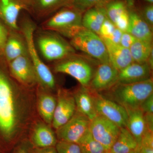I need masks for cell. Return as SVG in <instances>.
Returning <instances> with one entry per match:
<instances>
[{"label": "cell", "mask_w": 153, "mask_h": 153, "mask_svg": "<svg viewBox=\"0 0 153 153\" xmlns=\"http://www.w3.org/2000/svg\"><path fill=\"white\" fill-rule=\"evenodd\" d=\"M27 53L26 41L20 31L10 30L4 52L8 63Z\"/></svg>", "instance_id": "obj_18"}, {"label": "cell", "mask_w": 153, "mask_h": 153, "mask_svg": "<svg viewBox=\"0 0 153 153\" xmlns=\"http://www.w3.org/2000/svg\"><path fill=\"white\" fill-rule=\"evenodd\" d=\"M144 117L147 129L153 132V113H145Z\"/></svg>", "instance_id": "obj_39"}, {"label": "cell", "mask_w": 153, "mask_h": 153, "mask_svg": "<svg viewBox=\"0 0 153 153\" xmlns=\"http://www.w3.org/2000/svg\"><path fill=\"white\" fill-rule=\"evenodd\" d=\"M73 96L76 111L87 117L91 121L97 116L92 92L90 89L82 86Z\"/></svg>", "instance_id": "obj_20"}, {"label": "cell", "mask_w": 153, "mask_h": 153, "mask_svg": "<svg viewBox=\"0 0 153 153\" xmlns=\"http://www.w3.org/2000/svg\"><path fill=\"white\" fill-rule=\"evenodd\" d=\"M30 0H0V19L10 30L20 31L18 24L22 11L29 12Z\"/></svg>", "instance_id": "obj_11"}, {"label": "cell", "mask_w": 153, "mask_h": 153, "mask_svg": "<svg viewBox=\"0 0 153 153\" xmlns=\"http://www.w3.org/2000/svg\"><path fill=\"white\" fill-rule=\"evenodd\" d=\"M120 130L117 125L101 116L97 115L91 121L89 131L107 151L109 150L116 140Z\"/></svg>", "instance_id": "obj_10"}, {"label": "cell", "mask_w": 153, "mask_h": 153, "mask_svg": "<svg viewBox=\"0 0 153 153\" xmlns=\"http://www.w3.org/2000/svg\"><path fill=\"white\" fill-rule=\"evenodd\" d=\"M105 153H112V152H111L110 151L108 150V151H106V152H105Z\"/></svg>", "instance_id": "obj_43"}, {"label": "cell", "mask_w": 153, "mask_h": 153, "mask_svg": "<svg viewBox=\"0 0 153 153\" xmlns=\"http://www.w3.org/2000/svg\"><path fill=\"white\" fill-rule=\"evenodd\" d=\"M57 153H85L77 143L58 140L55 146Z\"/></svg>", "instance_id": "obj_30"}, {"label": "cell", "mask_w": 153, "mask_h": 153, "mask_svg": "<svg viewBox=\"0 0 153 153\" xmlns=\"http://www.w3.org/2000/svg\"><path fill=\"white\" fill-rule=\"evenodd\" d=\"M13 84L5 69L0 65V148L14 138L18 116Z\"/></svg>", "instance_id": "obj_1"}, {"label": "cell", "mask_w": 153, "mask_h": 153, "mask_svg": "<svg viewBox=\"0 0 153 153\" xmlns=\"http://www.w3.org/2000/svg\"><path fill=\"white\" fill-rule=\"evenodd\" d=\"M105 7L107 16L114 23L118 17L128 10L125 3L120 1H111Z\"/></svg>", "instance_id": "obj_28"}, {"label": "cell", "mask_w": 153, "mask_h": 153, "mask_svg": "<svg viewBox=\"0 0 153 153\" xmlns=\"http://www.w3.org/2000/svg\"><path fill=\"white\" fill-rule=\"evenodd\" d=\"M12 76L25 85H31L38 82L36 71L28 53L8 63Z\"/></svg>", "instance_id": "obj_13"}, {"label": "cell", "mask_w": 153, "mask_h": 153, "mask_svg": "<svg viewBox=\"0 0 153 153\" xmlns=\"http://www.w3.org/2000/svg\"><path fill=\"white\" fill-rule=\"evenodd\" d=\"M57 104V100L53 96L48 94H43L38 100V110L44 120L49 124L52 123Z\"/></svg>", "instance_id": "obj_26"}, {"label": "cell", "mask_w": 153, "mask_h": 153, "mask_svg": "<svg viewBox=\"0 0 153 153\" xmlns=\"http://www.w3.org/2000/svg\"><path fill=\"white\" fill-rule=\"evenodd\" d=\"M107 17L105 7H95L83 13L82 24L83 27L99 35L101 25Z\"/></svg>", "instance_id": "obj_23"}, {"label": "cell", "mask_w": 153, "mask_h": 153, "mask_svg": "<svg viewBox=\"0 0 153 153\" xmlns=\"http://www.w3.org/2000/svg\"><path fill=\"white\" fill-rule=\"evenodd\" d=\"M9 32L7 27L0 21V56L4 55V50L8 38Z\"/></svg>", "instance_id": "obj_33"}, {"label": "cell", "mask_w": 153, "mask_h": 153, "mask_svg": "<svg viewBox=\"0 0 153 153\" xmlns=\"http://www.w3.org/2000/svg\"><path fill=\"white\" fill-rule=\"evenodd\" d=\"M102 39L106 47L109 63L118 71L123 70L133 62L129 49L114 44L107 38Z\"/></svg>", "instance_id": "obj_16"}, {"label": "cell", "mask_w": 153, "mask_h": 153, "mask_svg": "<svg viewBox=\"0 0 153 153\" xmlns=\"http://www.w3.org/2000/svg\"><path fill=\"white\" fill-rule=\"evenodd\" d=\"M141 16L150 27L152 29L153 27V5L150 4L146 6L143 10Z\"/></svg>", "instance_id": "obj_34"}, {"label": "cell", "mask_w": 153, "mask_h": 153, "mask_svg": "<svg viewBox=\"0 0 153 153\" xmlns=\"http://www.w3.org/2000/svg\"><path fill=\"white\" fill-rule=\"evenodd\" d=\"M20 31L26 41L28 55L33 63L38 83L49 89L55 87V81L51 70L43 62L38 55L35 45V33L36 26L31 19L25 18L22 21Z\"/></svg>", "instance_id": "obj_3"}, {"label": "cell", "mask_w": 153, "mask_h": 153, "mask_svg": "<svg viewBox=\"0 0 153 153\" xmlns=\"http://www.w3.org/2000/svg\"><path fill=\"white\" fill-rule=\"evenodd\" d=\"M119 72L110 63H100L88 88L95 92L108 91L117 83Z\"/></svg>", "instance_id": "obj_12"}, {"label": "cell", "mask_w": 153, "mask_h": 153, "mask_svg": "<svg viewBox=\"0 0 153 153\" xmlns=\"http://www.w3.org/2000/svg\"><path fill=\"white\" fill-rule=\"evenodd\" d=\"M90 123L87 117L76 111L66 123L56 129L57 140L78 143L89 130Z\"/></svg>", "instance_id": "obj_9"}, {"label": "cell", "mask_w": 153, "mask_h": 153, "mask_svg": "<svg viewBox=\"0 0 153 153\" xmlns=\"http://www.w3.org/2000/svg\"><path fill=\"white\" fill-rule=\"evenodd\" d=\"M36 37L37 46L41 55L48 61H59L75 53L71 44L55 32L44 30Z\"/></svg>", "instance_id": "obj_5"}, {"label": "cell", "mask_w": 153, "mask_h": 153, "mask_svg": "<svg viewBox=\"0 0 153 153\" xmlns=\"http://www.w3.org/2000/svg\"><path fill=\"white\" fill-rule=\"evenodd\" d=\"M76 111L74 96L66 91L59 90L52 123L53 127L56 130L65 124Z\"/></svg>", "instance_id": "obj_14"}, {"label": "cell", "mask_w": 153, "mask_h": 153, "mask_svg": "<svg viewBox=\"0 0 153 153\" xmlns=\"http://www.w3.org/2000/svg\"><path fill=\"white\" fill-rule=\"evenodd\" d=\"M54 70L56 73L70 75L84 87H88L94 75L91 65L82 57L74 54L57 61Z\"/></svg>", "instance_id": "obj_7"}, {"label": "cell", "mask_w": 153, "mask_h": 153, "mask_svg": "<svg viewBox=\"0 0 153 153\" xmlns=\"http://www.w3.org/2000/svg\"><path fill=\"white\" fill-rule=\"evenodd\" d=\"M132 0H129L130 2V4H131ZM144 1H146L150 3V4H153V0H144Z\"/></svg>", "instance_id": "obj_42"}, {"label": "cell", "mask_w": 153, "mask_h": 153, "mask_svg": "<svg viewBox=\"0 0 153 153\" xmlns=\"http://www.w3.org/2000/svg\"><path fill=\"white\" fill-rule=\"evenodd\" d=\"M72 0H30L29 12L38 19L49 16L71 4Z\"/></svg>", "instance_id": "obj_17"}, {"label": "cell", "mask_w": 153, "mask_h": 153, "mask_svg": "<svg viewBox=\"0 0 153 153\" xmlns=\"http://www.w3.org/2000/svg\"><path fill=\"white\" fill-rule=\"evenodd\" d=\"M129 12V25L127 32L138 40L152 42V29L140 15L134 11Z\"/></svg>", "instance_id": "obj_19"}, {"label": "cell", "mask_w": 153, "mask_h": 153, "mask_svg": "<svg viewBox=\"0 0 153 153\" xmlns=\"http://www.w3.org/2000/svg\"><path fill=\"white\" fill-rule=\"evenodd\" d=\"M111 0H72L69 5L84 13L95 7H105Z\"/></svg>", "instance_id": "obj_29"}, {"label": "cell", "mask_w": 153, "mask_h": 153, "mask_svg": "<svg viewBox=\"0 0 153 153\" xmlns=\"http://www.w3.org/2000/svg\"><path fill=\"white\" fill-rule=\"evenodd\" d=\"M33 153H57L55 147L46 148H34Z\"/></svg>", "instance_id": "obj_40"}, {"label": "cell", "mask_w": 153, "mask_h": 153, "mask_svg": "<svg viewBox=\"0 0 153 153\" xmlns=\"http://www.w3.org/2000/svg\"><path fill=\"white\" fill-rule=\"evenodd\" d=\"M83 13L71 5L65 6L43 23V30L52 31L71 38L83 28Z\"/></svg>", "instance_id": "obj_4"}, {"label": "cell", "mask_w": 153, "mask_h": 153, "mask_svg": "<svg viewBox=\"0 0 153 153\" xmlns=\"http://www.w3.org/2000/svg\"><path fill=\"white\" fill-rule=\"evenodd\" d=\"M144 113H153V94L143 102L140 107Z\"/></svg>", "instance_id": "obj_37"}, {"label": "cell", "mask_w": 153, "mask_h": 153, "mask_svg": "<svg viewBox=\"0 0 153 153\" xmlns=\"http://www.w3.org/2000/svg\"><path fill=\"white\" fill-rule=\"evenodd\" d=\"M129 21V12L127 10L117 17L114 24L116 27L122 32H127L128 27Z\"/></svg>", "instance_id": "obj_32"}, {"label": "cell", "mask_w": 153, "mask_h": 153, "mask_svg": "<svg viewBox=\"0 0 153 153\" xmlns=\"http://www.w3.org/2000/svg\"><path fill=\"white\" fill-rule=\"evenodd\" d=\"M57 141L56 134L46 124L40 123L36 125L31 137L34 147H55Z\"/></svg>", "instance_id": "obj_22"}, {"label": "cell", "mask_w": 153, "mask_h": 153, "mask_svg": "<svg viewBox=\"0 0 153 153\" xmlns=\"http://www.w3.org/2000/svg\"><path fill=\"white\" fill-rule=\"evenodd\" d=\"M34 148L31 142L25 141L18 146L14 153H33Z\"/></svg>", "instance_id": "obj_36"}, {"label": "cell", "mask_w": 153, "mask_h": 153, "mask_svg": "<svg viewBox=\"0 0 153 153\" xmlns=\"http://www.w3.org/2000/svg\"><path fill=\"white\" fill-rule=\"evenodd\" d=\"M70 44L74 49L86 53L100 63H109L103 40L90 30L82 28L71 38Z\"/></svg>", "instance_id": "obj_6"}, {"label": "cell", "mask_w": 153, "mask_h": 153, "mask_svg": "<svg viewBox=\"0 0 153 153\" xmlns=\"http://www.w3.org/2000/svg\"><path fill=\"white\" fill-rule=\"evenodd\" d=\"M92 92L97 115L111 121L120 128H126L128 116L126 108L99 92Z\"/></svg>", "instance_id": "obj_8"}, {"label": "cell", "mask_w": 153, "mask_h": 153, "mask_svg": "<svg viewBox=\"0 0 153 153\" xmlns=\"http://www.w3.org/2000/svg\"><path fill=\"white\" fill-rule=\"evenodd\" d=\"M126 110L128 116L126 128L135 139L138 146H139L143 136L148 130L144 113L140 108Z\"/></svg>", "instance_id": "obj_21"}, {"label": "cell", "mask_w": 153, "mask_h": 153, "mask_svg": "<svg viewBox=\"0 0 153 153\" xmlns=\"http://www.w3.org/2000/svg\"><path fill=\"white\" fill-rule=\"evenodd\" d=\"M129 49L133 62L146 63L153 52L152 42L136 39Z\"/></svg>", "instance_id": "obj_25"}, {"label": "cell", "mask_w": 153, "mask_h": 153, "mask_svg": "<svg viewBox=\"0 0 153 153\" xmlns=\"http://www.w3.org/2000/svg\"><path fill=\"white\" fill-rule=\"evenodd\" d=\"M123 33V32L117 28H116L112 34L108 38H105L108 39L109 41L114 44H120Z\"/></svg>", "instance_id": "obj_38"}, {"label": "cell", "mask_w": 153, "mask_h": 153, "mask_svg": "<svg viewBox=\"0 0 153 153\" xmlns=\"http://www.w3.org/2000/svg\"><path fill=\"white\" fill-rule=\"evenodd\" d=\"M131 153H153V148L140 145Z\"/></svg>", "instance_id": "obj_41"}, {"label": "cell", "mask_w": 153, "mask_h": 153, "mask_svg": "<svg viewBox=\"0 0 153 153\" xmlns=\"http://www.w3.org/2000/svg\"><path fill=\"white\" fill-rule=\"evenodd\" d=\"M138 144L135 139L126 128H121L116 140L109 151L113 153H131Z\"/></svg>", "instance_id": "obj_24"}, {"label": "cell", "mask_w": 153, "mask_h": 153, "mask_svg": "<svg viewBox=\"0 0 153 153\" xmlns=\"http://www.w3.org/2000/svg\"><path fill=\"white\" fill-rule=\"evenodd\" d=\"M136 39L129 33L127 32H123L120 44L125 48L129 49Z\"/></svg>", "instance_id": "obj_35"}, {"label": "cell", "mask_w": 153, "mask_h": 153, "mask_svg": "<svg viewBox=\"0 0 153 153\" xmlns=\"http://www.w3.org/2000/svg\"><path fill=\"white\" fill-rule=\"evenodd\" d=\"M108 91V98L120 105L126 109H138L140 108L143 102L153 94V79L151 78L146 81L132 84L117 82Z\"/></svg>", "instance_id": "obj_2"}, {"label": "cell", "mask_w": 153, "mask_h": 153, "mask_svg": "<svg viewBox=\"0 0 153 153\" xmlns=\"http://www.w3.org/2000/svg\"><path fill=\"white\" fill-rule=\"evenodd\" d=\"M152 70L147 62H133L119 71L118 83L132 84L146 81L152 78Z\"/></svg>", "instance_id": "obj_15"}, {"label": "cell", "mask_w": 153, "mask_h": 153, "mask_svg": "<svg viewBox=\"0 0 153 153\" xmlns=\"http://www.w3.org/2000/svg\"><path fill=\"white\" fill-rule=\"evenodd\" d=\"M78 144L82 147L85 153H105L107 151L104 147L93 137L89 130Z\"/></svg>", "instance_id": "obj_27"}, {"label": "cell", "mask_w": 153, "mask_h": 153, "mask_svg": "<svg viewBox=\"0 0 153 153\" xmlns=\"http://www.w3.org/2000/svg\"><path fill=\"white\" fill-rule=\"evenodd\" d=\"M116 28L114 23L107 16L101 25L99 36L102 38H108Z\"/></svg>", "instance_id": "obj_31"}]
</instances>
